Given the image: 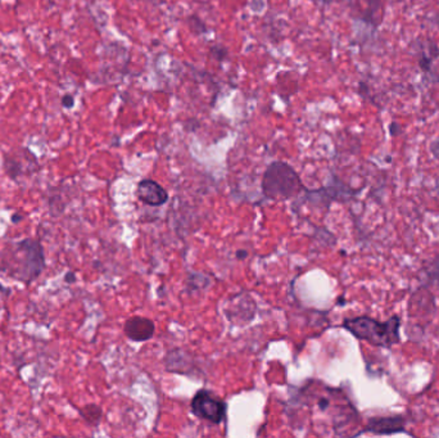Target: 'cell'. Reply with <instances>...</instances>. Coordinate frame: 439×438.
I'll return each instance as SVG.
<instances>
[{
  "label": "cell",
  "instance_id": "cell-1",
  "mask_svg": "<svg viewBox=\"0 0 439 438\" xmlns=\"http://www.w3.org/2000/svg\"><path fill=\"white\" fill-rule=\"evenodd\" d=\"M344 329L359 338L361 341L369 342L370 344L383 349H390L393 344L401 341L400 327L401 319L392 316L390 319L381 323L369 316H359L344 320Z\"/></svg>",
  "mask_w": 439,
  "mask_h": 438
},
{
  "label": "cell",
  "instance_id": "cell-2",
  "mask_svg": "<svg viewBox=\"0 0 439 438\" xmlns=\"http://www.w3.org/2000/svg\"><path fill=\"white\" fill-rule=\"evenodd\" d=\"M298 174L286 162H274L265 171L262 191L271 200H289L302 192Z\"/></svg>",
  "mask_w": 439,
  "mask_h": 438
},
{
  "label": "cell",
  "instance_id": "cell-3",
  "mask_svg": "<svg viewBox=\"0 0 439 438\" xmlns=\"http://www.w3.org/2000/svg\"><path fill=\"white\" fill-rule=\"evenodd\" d=\"M194 416L213 424H220L227 416V405L207 389H201L191 400Z\"/></svg>",
  "mask_w": 439,
  "mask_h": 438
},
{
  "label": "cell",
  "instance_id": "cell-4",
  "mask_svg": "<svg viewBox=\"0 0 439 438\" xmlns=\"http://www.w3.org/2000/svg\"><path fill=\"white\" fill-rule=\"evenodd\" d=\"M365 432L379 434V436H389L395 433H406L405 419L403 416H375L371 418L367 423Z\"/></svg>",
  "mask_w": 439,
  "mask_h": 438
},
{
  "label": "cell",
  "instance_id": "cell-5",
  "mask_svg": "<svg viewBox=\"0 0 439 438\" xmlns=\"http://www.w3.org/2000/svg\"><path fill=\"white\" fill-rule=\"evenodd\" d=\"M230 310L227 311V318L233 323L246 324L253 319V315L256 312V304L252 297L241 295L231 298L230 304L227 306Z\"/></svg>",
  "mask_w": 439,
  "mask_h": 438
},
{
  "label": "cell",
  "instance_id": "cell-6",
  "mask_svg": "<svg viewBox=\"0 0 439 438\" xmlns=\"http://www.w3.org/2000/svg\"><path fill=\"white\" fill-rule=\"evenodd\" d=\"M136 195L140 201L149 206H162L169 200V194L158 183L153 180H141L136 189Z\"/></svg>",
  "mask_w": 439,
  "mask_h": 438
},
{
  "label": "cell",
  "instance_id": "cell-7",
  "mask_svg": "<svg viewBox=\"0 0 439 438\" xmlns=\"http://www.w3.org/2000/svg\"><path fill=\"white\" fill-rule=\"evenodd\" d=\"M154 330L155 328H154L153 321L146 318H141V316L132 318L125 324V335H127L132 341H148L153 337Z\"/></svg>",
  "mask_w": 439,
  "mask_h": 438
},
{
  "label": "cell",
  "instance_id": "cell-8",
  "mask_svg": "<svg viewBox=\"0 0 439 438\" xmlns=\"http://www.w3.org/2000/svg\"><path fill=\"white\" fill-rule=\"evenodd\" d=\"M81 414L82 416L88 420L89 423H98L101 416H102V410L96 406V405H89L84 410H81Z\"/></svg>",
  "mask_w": 439,
  "mask_h": 438
},
{
  "label": "cell",
  "instance_id": "cell-9",
  "mask_svg": "<svg viewBox=\"0 0 439 438\" xmlns=\"http://www.w3.org/2000/svg\"><path fill=\"white\" fill-rule=\"evenodd\" d=\"M429 276L432 279H437L439 281V255L433 260L431 266H429Z\"/></svg>",
  "mask_w": 439,
  "mask_h": 438
},
{
  "label": "cell",
  "instance_id": "cell-10",
  "mask_svg": "<svg viewBox=\"0 0 439 438\" xmlns=\"http://www.w3.org/2000/svg\"><path fill=\"white\" fill-rule=\"evenodd\" d=\"M401 131H402L401 127L393 121V122L390 124V127H389V133H390V135H392V136H397V135L401 134Z\"/></svg>",
  "mask_w": 439,
  "mask_h": 438
},
{
  "label": "cell",
  "instance_id": "cell-11",
  "mask_svg": "<svg viewBox=\"0 0 439 438\" xmlns=\"http://www.w3.org/2000/svg\"><path fill=\"white\" fill-rule=\"evenodd\" d=\"M431 152L433 153V156L435 157L439 161V139L433 141L431 144Z\"/></svg>",
  "mask_w": 439,
  "mask_h": 438
},
{
  "label": "cell",
  "instance_id": "cell-12",
  "mask_svg": "<svg viewBox=\"0 0 439 438\" xmlns=\"http://www.w3.org/2000/svg\"><path fill=\"white\" fill-rule=\"evenodd\" d=\"M73 97L71 96H65V97L62 98V104H63V107H66V108H71L73 107Z\"/></svg>",
  "mask_w": 439,
  "mask_h": 438
},
{
  "label": "cell",
  "instance_id": "cell-13",
  "mask_svg": "<svg viewBox=\"0 0 439 438\" xmlns=\"http://www.w3.org/2000/svg\"><path fill=\"white\" fill-rule=\"evenodd\" d=\"M431 75H432L433 82H439V70H437V71H432Z\"/></svg>",
  "mask_w": 439,
  "mask_h": 438
},
{
  "label": "cell",
  "instance_id": "cell-14",
  "mask_svg": "<svg viewBox=\"0 0 439 438\" xmlns=\"http://www.w3.org/2000/svg\"><path fill=\"white\" fill-rule=\"evenodd\" d=\"M238 257H239V259H241V257H247V252H246V251H242V252H241V251H239V252H238Z\"/></svg>",
  "mask_w": 439,
  "mask_h": 438
},
{
  "label": "cell",
  "instance_id": "cell-15",
  "mask_svg": "<svg viewBox=\"0 0 439 438\" xmlns=\"http://www.w3.org/2000/svg\"><path fill=\"white\" fill-rule=\"evenodd\" d=\"M315 1H322L324 4H329V3L334 1V0H315Z\"/></svg>",
  "mask_w": 439,
  "mask_h": 438
},
{
  "label": "cell",
  "instance_id": "cell-16",
  "mask_svg": "<svg viewBox=\"0 0 439 438\" xmlns=\"http://www.w3.org/2000/svg\"><path fill=\"white\" fill-rule=\"evenodd\" d=\"M70 279H71V281H75L72 273H68V276H67V281H70Z\"/></svg>",
  "mask_w": 439,
  "mask_h": 438
}]
</instances>
